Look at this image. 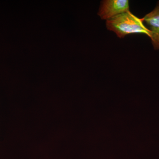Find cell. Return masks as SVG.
<instances>
[{
    "label": "cell",
    "mask_w": 159,
    "mask_h": 159,
    "mask_svg": "<svg viewBox=\"0 0 159 159\" xmlns=\"http://www.w3.org/2000/svg\"><path fill=\"white\" fill-rule=\"evenodd\" d=\"M143 21V19L139 18L129 11L107 20L106 27L120 38L135 33L145 34L150 38L151 32L144 25Z\"/></svg>",
    "instance_id": "obj_1"
},
{
    "label": "cell",
    "mask_w": 159,
    "mask_h": 159,
    "mask_svg": "<svg viewBox=\"0 0 159 159\" xmlns=\"http://www.w3.org/2000/svg\"><path fill=\"white\" fill-rule=\"evenodd\" d=\"M149 27L150 39L155 50H159V5L143 18Z\"/></svg>",
    "instance_id": "obj_3"
},
{
    "label": "cell",
    "mask_w": 159,
    "mask_h": 159,
    "mask_svg": "<svg viewBox=\"0 0 159 159\" xmlns=\"http://www.w3.org/2000/svg\"><path fill=\"white\" fill-rule=\"evenodd\" d=\"M129 11V4L127 0H105L101 3L99 16L107 20L126 11Z\"/></svg>",
    "instance_id": "obj_2"
}]
</instances>
